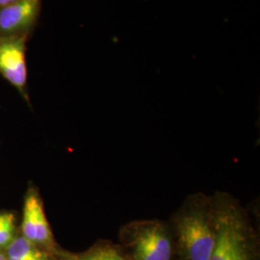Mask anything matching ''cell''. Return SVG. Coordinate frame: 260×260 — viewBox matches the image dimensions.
<instances>
[{
  "label": "cell",
  "instance_id": "4",
  "mask_svg": "<svg viewBox=\"0 0 260 260\" xmlns=\"http://www.w3.org/2000/svg\"><path fill=\"white\" fill-rule=\"evenodd\" d=\"M19 234L28 241L53 254L60 248L48 222L40 190L32 182L29 183L23 198Z\"/></svg>",
  "mask_w": 260,
  "mask_h": 260
},
{
  "label": "cell",
  "instance_id": "1",
  "mask_svg": "<svg viewBox=\"0 0 260 260\" xmlns=\"http://www.w3.org/2000/svg\"><path fill=\"white\" fill-rule=\"evenodd\" d=\"M168 222L176 242L177 260H209L217 242L213 195L187 196Z\"/></svg>",
  "mask_w": 260,
  "mask_h": 260
},
{
  "label": "cell",
  "instance_id": "10",
  "mask_svg": "<svg viewBox=\"0 0 260 260\" xmlns=\"http://www.w3.org/2000/svg\"><path fill=\"white\" fill-rule=\"evenodd\" d=\"M16 1H18V0H0V8L5 7V6L12 4V3L16 2Z\"/></svg>",
  "mask_w": 260,
  "mask_h": 260
},
{
  "label": "cell",
  "instance_id": "9",
  "mask_svg": "<svg viewBox=\"0 0 260 260\" xmlns=\"http://www.w3.org/2000/svg\"><path fill=\"white\" fill-rule=\"evenodd\" d=\"M19 233L18 214L14 211L0 210V251H4Z\"/></svg>",
  "mask_w": 260,
  "mask_h": 260
},
{
  "label": "cell",
  "instance_id": "3",
  "mask_svg": "<svg viewBox=\"0 0 260 260\" xmlns=\"http://www.w3.org/2000/svg\"><path fill=\"white\" fill-rule=\"evenodd\" d=\"M120 248L130 260H177L175 237L167 221L135 220L119 231Z\"/></svg>",
  "mask_w": 260,
  "mask_h": 260
},
{
  "label": "cell",
  "instance_id": "8",
  "mask_svg": "<svg viewBox=\"0 0 260 260\" xmlns=\"http://www.w3.org/2000/svg\"><path fill=\"white\" fill-rule=\"evenodd\" d=\"M5 260H56L55 255L18 234L4 250Z\"/></svg>",
  "mask_w": 260,
  "mask_h": 260
},
{
  "label": "cell",
  "instance_id": "11",
  "mask_svg": "<svg viewBox=\"0 0 260 260\" xmlns=\"http://www.w3.org/2000/svg\"><path fill=\"white\" fill-rule=\"evenodd\" d=\"M0 260H5V256H4V252L0 251Z\"/></svg>",
  "mask_w": 260,
  "mask_h": 260
},
{
  "label": "cell",
  "instance_id": "7",
  "mask_svg": "<svg viewBox=\"0 0 260 260\" xmlns=\"http://www.w3.org/2000/svg\"><path fill=\"white\" fill-rule=\"evenodd\" d=\"M56 260H130L120 246L108 240H99L86 251L74 252L59 248Z\"/></svg>",
  "mask_w": 260,
  "mask_h": 260
},
{
  "label": "cell",
  "instance_id": "5",
  "mask_svg": "<svg viewBox=\"0 0 260 260\" xmlns=\"http://www.w3.org/2000/svg\"><path fill=\"white\" fill-rule=\"evenodd\" d=\"M28 37L27 35L0 36V75L29 103L25 60Z\"/></svg>",
  "mask_w": 260,
  "mask_h": 260
},
{
  "label": "cell",
  "instance_id": "6",
  "mask_svg": "<svg viewBox=\"0 0 260 260\" xmlns=\"http://www.w3.org/2000/svg\"><path fill=\"white\" fill-rule=\"evenodd\" d=\"M42 0H18L0 8V36H29L37 23Z\"/></svg>",
  "mask_w": 260,
  "mask_h": 260
},
{
  "label": "cell",
  "instance_id": "2",
  "mask_svg": "<svg viewBox=\"0 0 260 260\" xmlns=\"http://www.w3.org/2000/svg\"><path fill=\"white\" fill-rule=\"evenodd\" d=\"M212 195L218 234L209 260H260L258 233L249 211L229 192Z\"/></svg>",
  "mask_w": 260,
  "mask_h": 260
}]
</instances>
